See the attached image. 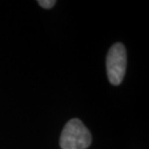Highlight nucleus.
Wrapping results in <instances>:
<instances>
[{"label":"nucleus","mask_w":149,"mask_h":149,"mask_svg":"<svg viewBox=\"0 0 149 149\" xmlns=\"http://www.w3.org/2000/svg\"><path fill=\"white\" fill-rule=\"evenodd\" d=\"M91 142L90 131L79 118H72L65 124L59 139L61 149H86Z\"/></svg>","instance_id":"obj_1"},{"label":"nucleus","mask_w":149,"mask_h":149,"mask_svg":"<svg viewBox=\"0 0 149 149\" xmlns=\"http://www.w3.org/2000/svg\"><path fill=\"white\" fill-rule=\"evenodd\" d=\"M106 69L109 82L112 85L120 84L127 69V52L122 43H115L109 49L106 58Z\"/></svg>","instance_id":"obj_2"},{"label":"nucleus","mask_w":149,"mask_h":149,"mask_svg":"<svg viewBox=\"0 0 149 149\" xmlns=\"http://www.w3.org/2000/svg\"><path fill=\"white\" fill-rule=\"evenodd\" d=\"M37 3L45 9H50L56 4L55 0H38Z\"/></svg>","instance_id":"obj_3"}]
</instances>
